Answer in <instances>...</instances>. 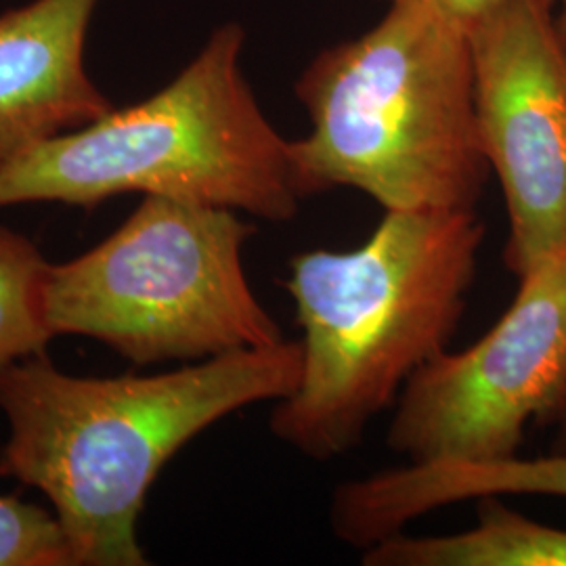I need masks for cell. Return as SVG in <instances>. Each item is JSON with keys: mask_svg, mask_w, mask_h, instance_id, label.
I'll return each mask as SVG.
<instances>
[{"mask_svg": "<svg viewBox=\"0 0 566 566\" xmlns=\"http://www.w3.org/2000/svg\"><path fill=\"white\" fill-rule=\"evenodd\" d=\"M301 367L298 340L154 376H72L46 353L7 365L0 476L44 493L74 566H145L137 523L164 465L224 416L290 397Z\"/></svg>", "mask_w": 566, "mask_h": 566, "instance_id": "obj_1", "label": "cell"}, {"mask_svg": "<svg viewBox=\"0 0 566 566\" xmlns=\"http://www.w3.org/2000/svg\"><path fill=\"white\" fill-rule=\"evenodd\" d=\"M476 210H386L355 250L290 261L303 332L301 382L275 403L271 432L313 462L343 458L409 378L447 350L476 277Z\"/></svg>", "mask_w": 566, "mask_h": 566, "instance_id": "obj_2", "label": "cell"}, {"mask_svg": "<svg viewBox=\"0 0 566 566\" xmlns=\"http://www.w3.org/2000/svg\"><path fill=\"white\" fill-rule=\"evenodd\" d=\"M296 97L311 120L292 142L303 198L348 187L385 210H476L491 168L462 21L422 2L388 4L371 30L304 67Z\"/></svg>", "mask_w": 566, "mask_h": 566, "instance_id": "obj_3", "label": "cell"}, {"mask_svg": "<svg viewBox=\"0 0 566 566\" xmlns=\"http://www.w3.org/2000/svg\"><path fill=\"white\" fill-rule=\"evenodd\" d=\"M243 41L238 23H224L156 95L112 107L2 166L0 208H93L143 193L290 223L304 200L292 142L264 116L243 76Z\"/></svg>", "mask_w": 566, "mask_h": 566, "instance_id": "obj_4", "label": "cell"}, {"mask_svg": "<svg viewBox=\"0 0 566 566\" xmlns=\"http://www.w3.org/2000/svg\"><path fill=\"white\" fill-rule=\"evenodd\" d=\"M256 235L238 210L145 196L99 245L51 264V334L86 336L137 365L203 361L285 340L243 269Z\"/></svg>", "mask_w": 566, "mask_h": 566, "instance_id": "obj_5", "label": "cell"}, {"mask_svg": "<svg viewBox=\"0 0 566 566\" xmlns=\"http://www.w3.org/2000/svg\"><path fill=\"white\" fill-rule=\"evenodd\" d=\"M566 405V250L525 277L479 343L443 350L405 385L386 447L409 462H495L518 455L531 424Z\"/></svg>", "mask_w": 566, "mask_h": 566, "instance_id": "obj_6", "label": "cell"}, {"mask_svg": "<svg viewBox=\"0 0 566 566\" xmlns=\"http://www.w3.org/2000/svg\"><path fill=\"white\" fill-rule=\"evenodd\" d=\"M470 42L479 137L506 202L504 261L521 280L566 250V36L547 0H500Z\"/></svg>", "mask_w": 566, "mask_h": 566, "instance_id": "obj_7", "label": "cell"}, {"mask_svg": "<svg viewBox=\"0 0 566 566\" xmlns=\"http://www.w3.org/2000/svg\"><path fill=\"white\" fill-rule=\"evenodd\" d=\"M99 0H32L0 15V168L114 105L84 51Z\"/></svg>", "mask_w": 566, "mask_h": 566, "instance_id": "obj_8", "label": "cell"}, {"mask_svg": "<svg viewBox=\"0 0 566 566\" xmlns=\"http://www.w3.org/2000/svg\"><path fill=\"white\" fill-rule=\"evenodd\" d=\"M566 497V451L495 462H409L336 486L332 533L346 546H376L434 510L481 497Z\"/></svg>", "mask_w": 566, "mask_h": 566, "instance_id": "obj_9", "label": "cell"}, {"mask_svg": "<svg viewBox=\"0 0 566 566\" xmlns=\"http://www.w3.org/2000/svg\"><path fill=\"white\" fill-rule=\"evenodd\" d=\"M365 566H566V528L542 525L481 497L476 525L453 535L411 537L405 531L364 549Z\"/></svg>", "mask_w": 566, "mask_h": 566, "instance_id": "obj_10", "label": "cell"}, {"mask_svg": "<svg viewBox=\"0 0 566 566\" xmlns=\"http://www.w3.org/2000/svg\"><path fill=\"white\" fill-rule=\"evenodd\" d=\"M49 271L34 243L0 224V369L42 355L55 338L44 317Z\"/></svg>", "mask_w": 566, "mask_h": 566, "instance_id": "obj_11", "label": "cell"}, {"mask_svg": "<svg viewBox=\"0 0 566 566\" xmlns=\"http://www.w3.org/2000/svg\"><path fill=\"white\" fill-rule=\"evenodd\" d=\"M0 566H74L53 512L20 497H0Z\"/></svg>", "mask_w": 566, "mask_h": 566, "instance_id": "obj_12", "label": "cell"}, {"mask_svg": "<svg viewBox=\"0 0 566 566\" xmlns=\"http://www.w3.org/2000/svg\"><path fill=\"white\" fill-rule=\"evenodd\" d=\"M388 4L395 2H422L437 7L441 11H446L447 15L455 18L458 21L465 23L468 28L479 20L483 13H486L493 4H497L500 0H386Z\"/></svg>", "mask_w": 566, "mask_h": 566, "instance_id": "obj_13", "label": "cell"}, {"mask_svg": "<svg viewBox=\"0 0 566 566\" xmlns=\"http://www.w3.org/2000/svg\"><path fill=\"white\" fill-rule=\"evenodd\" d=\"M552 451H566V405L556 422V437H554Z\"/></svg>", "mask_w": 566, "mask_h": 566, "instance_id": "obj_14", "label": "cell"}]
</instances>
